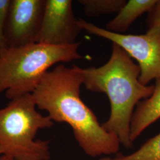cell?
Here are the masks:
<instances>
[{"label":"cell","mask_w":160,"mask_h":160,"mask_svg":"<svg viewBox=\"0 0 160 160\" xmlns=\"http://www.w3.org/2000/svg\"><path fill=\"white\" fill-rule=\"evenodd\" d=\"M112 160H160V132L131 154H119Z\"/></svg>","instance_id":"8fae6325"},{"label":"cell","mask_w":160,"mask_h":160,"mask_svg":"<svg viewBox=\"0 0 160 160\" xmlns=\"http://www.w3.org/2000/svg\"><path fill=\"white\" fill-rule=\"evenodd\" d=\"M86 89L105 93L110 104V114L102 124L106 131L116 136L120 144L131 148V123L135 108L142 100L152 94L154 85L139 82L141 69L124 49L113 43L109 61L96 68H81Z\"/></svg>","instance_id":"7a4b0ae2"},{"label":"cell","mask_w":160,"mask_h":160,"mask_svg":"<svg viewBox=\"0 0 160 160\" xmlns=\"http://www.w3.org/2000/svg\"><path fill=\"white\" fill-rule=\"evenodd\" d=\"M80 42L67 46L34 43L8 48L0 58V93L9 100L32 93L48 69L59 62L82 58Z\"/></svg>","instance_id":"3957f363"},{"label":"cell","mask_w":160,"mask_h":160,"mask_svg":"<svg viewBox=\"0 0 160 160\" xmlns=\"http://www.w3.org/2000/svg\"><path fill=\"white\" fill-rule=\"evenodd\" d=\"M82 30L112 41L135 59L141 69L139 82L148 86L160 79V28H149L144 34H125L111 32L82 18L78 20Z\"/></svg>","instance_id":"5b68a950"},{"label":"cell","mask_w":160,"mask_h":160,"mask_svg":"<svg viewBox=\"0 0 160 160\" xmlns=\"http://www.w3.org/2000/svg\"><path fill=\"white\" fill-rule=\"evenodd\" d=\"M160 119V79L155 80L154 90L151 96L138 104L131 123L130 139L132 142L148 127Z\"/></svg>","instance_id":"ba28073f"},{"label":"cell","mask_w":160,"mask_h":160,"mask_svg":"<svg viewBox=\"0 0 160 160\" xmlns=\"http://www.w3.org/2000/svg\"><path fill=\"white\" fill-rule=\"evenodd\" d=\"M46 0H11L4 34L8 48L37 43Z\"/></svg>","instance_id":"8992f818"},{"label":"cell","mask_w":160,"mask_h":160,"mask_svg":"<svg viewBox=\"0 0 160 160\" xmlns=\"http://www.w3.org/2000/svg\"><path fill=\"white\" fill-rule=\"evenodd\" d=\"M82 29L78 24L71 0H46L37 43L55 46L74 44Z\"/></svg>","instance_id":"52a82bcc"},{"label":"cell","mask_w":160,"mask_h":160,"mask_svg":"<svg viewBox=\"0 0 160 160\" xmlns=\"http://www.w3.org/2000/svg\"><path fill=\"white\" fill-rule=\"evenodd\" d=\"M10 2L11 0H0V58L8 48L5 38L4 28Z\"/></svg>","instance_id":"7c38bea8"},{"label":"cell","mask_w":160,"mask_h":160,"mask_svg":"<svg viewBox=\"0 0 160 160\" xmlns=\"http://www.w3.org/2000/svg\"><path fill=\"white\" fill-rule=\"evenodd\" d=\"M127 2L126 0H80L84 7L85 14L88 17L101 14L118 13Z\"/></svg>","instance_id":"30bf717a"},{"label":"cell","mask_w":160,"mask_h":160,"mask_svg":"<svg viewBox=\"0 0 160 160\" xmlns=\"http://www.w3.org/2000/svg\"><path fill=\"white\" fill-rule=\"evenodd\" d=\"M0 160H13L12 158L7 156L6 155H0Z\"/></svg>","instance_id":"5bb4252c"},{"label":"cell","mask_w":160,"mask_h":160,"mask_svg":"<svg viewBox=\"0 0 160 160\" xmlns=\"http://www.w3.org/2000/svg\"><path fill=\"white\" fill-rule=\"evenodd\" d=\"M147 25L148 28L153 27L160 28V0H157V3L148 12Z\"/></svg>","instance_id":"4fadbf2b"},{"label":"cell","mask_w":160,"mask_h":160,"mask_svg":"<svg viewBox=\"0 0 160 160\" xmlns=\"http://www.w3.org/2000/svg\"><path fill=\"white\" fill-rule=\"evenodd\" d=\"M99 160H112V158H110L109 157H103Z\"/></svg>","instance_id":"9a60e30c"},{"label":"cell","mask_w":160,"mask_h":160,"mask_svg":"<svg viewBox=\"0 0 160 160\" xmlns=\"http://www.w3.org/2000/svg\"><path fill=\"white\" fill-rule=\"evenodd\" d=\"M83 84L81 68L58 65L43 75L32 92L36 106L53 122L68 124L85 154L96 157L118 152V138L100 124L96 116L80 97Z\"/></svg>","instance_id":"6da1fadb"},{"label":"cell","mask_w":160,"mask_h":160,"mask_svg":"<svg viewBox=\"0 0 160 160\" xmlns=\"http://www.w3.org/2000/svg\"><path fill=\"white\" fill-rule=\"evenodd\" d=\"M32 93L11 100L0 109V146L13 160H49L50 141L36 140L38 131L53 122L36 110Z\"/></svg>","instance_id":"277c9868"},{"label":"cell","mask_w":160,"mask_h":160,"mask_svg":"<svg viewBox=\"0 0 160 160\" xmlns=\"http://www.w3.org/2000/svg\"><path fill=\"white\" fill-rule=\"evenodd\" d=\"M157 0H129L120 9L117 16L106 25V30L123 34L136 19L145 12H148Z\"/></svg>","instance_id":"9c48e42d"},{"label":"cell","mask_w":160,"mask_h":160,"mask_svg":"<svg viewBox=\"0 0 160 160\" xmlns=\"http://www.w3.org/2000/svg\"><path fill=\"white\" fill-rule=\"evenodd\" d=\"M3 155V151H2V149L0 146V155Z\"/></svg>","instance_id":"2e32d148"}]
</instances>
